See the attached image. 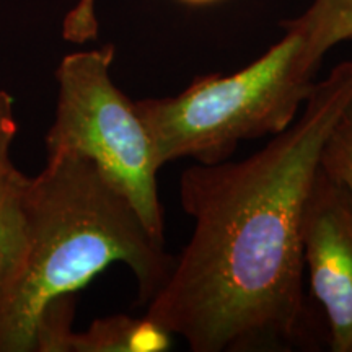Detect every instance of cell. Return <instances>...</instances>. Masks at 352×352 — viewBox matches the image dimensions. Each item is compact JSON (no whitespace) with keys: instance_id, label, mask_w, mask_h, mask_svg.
<instances>
[{"instance_id":"obj_1","label":"cell","mask_w":352,"mask_h":352,"mask_svg":"<svg viewBox=\"0 0 352 352\" xmlns=\"http://www.w3.org/2000/svg\"><path fill=\"white\" fill-rule=\"evenodd\" d=\"M352 100V60L316 82L303 111L240 162L183 171L195 222L147 316L195 352L289 351L308 338L302 212L329 131Z\"/></svg>"},{"instance_id":"obj_2","label":"cell","mask_w":352,"mask_h":352,"mask_svg":"<svg viewBox=\"0 0 352 352\" xmlns=\"http://www.w3.org/2000/svg\"><path fill=\"white\" fill-rule=\"evenodd\" d=\"M25 243L0 280V352L38 351L47 315L114 263L134 272L147 303L175 256L87 158H47L23 192Z\"/></svg>"},{"instance_id":"obj_3","label":"cell","mask_w":352,"mask_h":352,"mask_svg":"<svg viewBox=\"0 0 352 352\" xmlns=\"http://www.w3.org/2000/svg\"><path fill=\"white\" fill-rule=\"evenodd\" d=\"M321 60L297 30L232 76L197 77L179 95L134 101L158 165L178 158L219 164L245 140L287 129L314 90Z\"/></svg>"},{"instance_id":"obj_4","label":"cell","mask_w":352,"mask_h":352,"mask_svg":"<svg viewBox=\"0 0 352 352\" xmlns=\"http://www.w3.org/2000/svg\"><path fill=\"white\" fill-rule=\"evenodd\" d=\"M114 46L65 56L56 70V116L46 134L47 158L78 155L101 171L139 214L153 239L165 241L158 165L151 134L134 101L111 80Z\"/></svg>"},{"instance_id":"obj_5","label":"cell","mask_w":352,"mask_h":352,"mask_svg":"<svg viewBox=\"0 0 352 352\" xmlns=\"http://www.w3.org/2000/svg\"><path fill=\"white\" fill-rule=\"evenodd\" d=\"M311 294L328 321L329 347L352 352V192L318 166L302 212Z\"/></svg>"},{"instance_id":"obj_6","label":"cell","mask_w":352,"mask_h":352,"mask_svg":"<svg viewBox=\"0 0 352 352\" xmlns=\"http://www.w3.org/2000/svg\"><path fill=\"white\" fill-rule=\"evenodd\" d=\"M170 338L147 316L118 315L94 321L83 333H70L65 352H164L170 349Z\"/></svg>"},{"instance_id":"obj_7","label":"cell","mask_w":352,"mask_h":352,"mask_svg":"<svg viewBox=\"0 0 352 352\" xmlns=\"http://www.w3.org/2000/svg\"><path fill=\"white\" fill-rule=\"evenodd\" d=\"M284 26L297 30L311 56L323 60L338 43L352 39V0H311L303 15Z\"/></svg>"},{"instance_id":"obj_8","label":"cell","mask_w":352,"mask_h":352,"mask_svg":"<svg viewBox=\"0 0 352 352\" xmlns=\"http://www.w3.org/2000/svg\"><path fill=\"white\" fill-rule=\"evenodd\" d=\"M28 176L13 170L0 179V280L19 258L25 243L23 192Z\"/></svg>"},{"instance_id":"obj_9","label":"cell","mask_w":352,"mask_h":352,"mask_svg":"<svg viewBox=\"0 0 352 352\" xmlns=\"http://www.w3.org/2000/svg\"><path fill=\"white\" fill-rule=\"evenodd\" d=\"M320 166L352 192V100L340 114L324 140Z\"/></svg>"},{"instance_id":"obj_10","label":"cell","mask_w":352,"mask_h":352,"mask_svg":"<svg viewBox=\"0 0 352 352\" xmlns=\"http://www.w3.org/2000/svg\"><path fill=\"white\" fill-rule=\"evenodd\" d=\"M95 30L94 0H82L80 6L70 13L65 21V36L72 39H87L94 36Z\"/></svg>"},{"instance_id":"obj_11","label":"cell","mask_w":352,"mask_h":352,"mask_svg":"<svg viewBox=\"0 0 352 352\" xmlns=\"http://www.w3.org/2000/svg\"><path fill=\"white\" fill-rule=\"evenodd\" d=\"M16 134V121L0 126V179L10 175L15 168L10 160V147Z\"/></svg>"},{"instance_id":"obj_12","label":"cell","mask_w":352,"mask_h":352,"mask_svg":"<svg viewBox=\"0 0 352 352\" xmlns=\"http://www.w3.org/2000/svg\"><path fill=\"white\" fill-rule=\"evenodd\" d=\"M13 107H15V100L10 94L0 90V126L10 124V122H15V111H13Z\"/></svg>"},{"instance_id":"obj_13","label":"cell","mask_w":352,"mask_h":352,"mask_svg":"<svg viewBox=\"0 0 352 352\" xmlns=\"http://www.w3.org/2000/svg\"><path fill=\"white\" fill-rule=\"evenodd\" d=\"M186 2H191V3H206V2H212V0H186Z\"/></svg>"}]
</instances>
